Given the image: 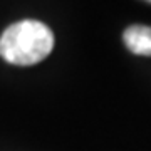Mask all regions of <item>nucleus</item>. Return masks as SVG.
Segmentation results:
<instances>
[{
  "instance_id": "nucleus-1",
  "label": "nucleus",
  "mask_w": 151,
  "mask_h": 151,
  "mask_svg": "<svg viewBox=\"0 0 151 151\" xmlns=\"http://www.w3.org/2000/svg\"><path fill=\"white\" fill-rule=\"evenodd\" d=\"M54 49V34L39 20H20L0 37V57L15 65H34Z\"/></svg>"
},
{
  "instance_id": "nucleus-2",
  "label": "nucleus",
  "mask_w": 151,
  "mask_h": 151,
  "mask_svg": "<svg viewBox=\"0 0 151 151\" xmlns=\"http://www.w3.org/2000/svg\"><path fill=\"white\" fill-rule=\"evenodd\" d=\"M123 40L133 54L151 57V27L131 25L124 30Z\"/></svg>"
},
{
  "instance_id": "nucleus-3",
  "label": "nucleus",
  "mask_w": 151,
  "mask_h": 151,
  "mask_svg": "<svg viewBox=\"0 0 151 151\" xmlns=\"http://www.w3.org/2000/svg\"><path fill=\"white\" fill-rule=\"evenodd\" d=\"M145 2H148V4H151V0H145Z\"/></svg>"
}]
</instances>
